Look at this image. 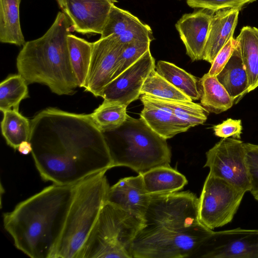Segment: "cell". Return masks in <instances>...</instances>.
<instances>
[{
    "label": "cell",
    "instance_id": "24",
    "mask_svg": "<svg viewBox=\"0 0 258 258\" xmlns=\"http://www.w3.org/2000/svg\"><path fill=\"white\" fill-rule=\"evenodd\" d=\"M140 100L164 109L190 123L193 127L203 124L209 112L202 105L191 101L164 99L142 94Z\"/></svg>",
    "mask_w": 258,
    "mask_h": 258
},
{
    "label": "cell",
    "instance_id": "32",
    "mask_svg": "<svg viewBox=\"0 0 258 258\" xmlns=\"http://www.w3.org/2000/svg\"><path fill=\"white\" fill-rule=\"evenodd\" d=\"M151 42L135 41L125 44V47L118 58L117 69L112 80L134 64L150 50Z\"/></svg>",
    "mask_w": 258,
    "mask_h": 258
},
{
    "label": "cell",
    "instance_id": "34",
    "mask_svg": "<svg viewBox=\"0 0 258 258\" xmlns=\"http://www.w3.org/2000/svg\"><path fill=\"white\" fill-rule=\"evenodd\" d=\"M246 160L250 179V192L258 201V145L244 143Z\"/></svg>",
    "mask_w": 258,
    "mask_h": 258
},
{
    "label": "cell",
    "instance_id": "17",
    "mask_svg": "<svg viewBox=\"0 0 258 258\" xmlns=\"http://www.w3.org/2000/svg\"><path fill=\"white\" fill-rule=\"evenodd\" d=\"M113 34L120 41L128 44L135 41L151 42L154 37L151 28L129 12L113 5L100 38Z\"/></svg>",
    "mask_w": 258,
    "mask_h": 258
},
{
    "label": "cell",
    "instance_id": "30",
    "mask_svg": "<svg viewBox=\"0 0 258 258\" xmlns=\"http://www.w3.org/2000/svg\"><path fill=\"white\" fill-rule=\"evenodd\" d=\"M28 84L20 74L9 76L0 84V110L19 111L22 100L29 97Z\"/></svg>",
    "mask_w": 258,
    "mask_h": 258
},
{
    "label": "cell",
    "instance_id": "27",
    "mask_svg": "<svg viewBox=\"0 0 258 258\" xmlns=\"http://www.w3.org/2000/svg\"><path fill=\"white\" fill-rule=\"evenodd\" d=\"M155 70L192 100L200 99L198 81L192 75L172 63L163 60L157 62Z\"/></svg>",
    "mask_w": 258,
    "mask_h": 258
},
{
    "label": "cell",
    "instance_id": "18",
    "mask_svg": "<svg viewBox=\"0 0 258 258\" xmlns=\"http://www.w3.org/2000/svg\"><path fill=\"white\" fill-rule=\"evenodd\" d=\"M240 10L229 8L213 13L203 60L211 64L218 52L233 37Z\"/></svg>",
    "mask_w": 258,
    "mask_h": 258
},
{
    "label": "cell",
    "instance_id": "2",
    "mask_svg": "<svg viewBox=\"0 0 258 258\" xmlns=\"http://www.w3.org/2000/svg\"><path fill=\"white\" fill-rule=\"evenodd\" d=\"M77 183H53L4 214V227L17 249L32 258L52 257Z\"/></svg>",
    "mask_w": 258,
    "mask_h": 258
},
{
    "label": "cell",
    "instance_id": "4",
    "mask_svg": "<svg viewBox=\"0 0 258 258\" xmlns=\"http://www.w3.org/2000/svg\"><path fill=\"white\" fill-rule=\"evenodd\" d=\"M103 134L112 167L125 166L142 174L156 167L170 165L171 153L166 139L141 118L128 115L120 127Z\"/></svg>",
    "mask_w": 258,
    "mask_h": 258
},
{
    "label": "cell",
    "instance_id": "9",
    "mask_svg": "<svg viewBox=\"0 0 258 258\" xmlns=\"http://www.w3.org/2000/svg\"><path fill=\"white\" fill-rule=\"evenodd\" d=\"M144 227L181 228L200 222L199 198L189 191L151 195Z\"/></svg>",
    "mask_w": 258,
    "mask_h": 258
},
{
    "label": "cell",
    "instance_id": "21",
    "mask_svg": "<svg viewBox=\"0 0 258 258\" xmlns=\"http://www.w3.org/2000/svg\"><path fill=\"white\" fill-rule=\"evenodd\" d=\"M141 175L150 195L178 191L187 183L185 176L170 165L156 167Z\"/></svg>",
    "mask_w": 258,
    "mask_h": 258
},
{
    "label": "cell",
    "instance_id": "12",
    "mask_svg": "<svg viewBox=\"0 0 258 258\" xmlns=\"http://www.w3.org/2000/svg\"><path fill=\"white\" fill-rule=\"evenodd\" d=\"M93 43L90 64L84 88L95 96L101 97L103 89L113 79L125 44L113 34Z\"/></svg>",
    "mask_w": 258,
    "mask_h": 258
},
{
    "label": "cell",
    "instance_id": "26",
    "mask_svg": "<svg viewBox=\"0 0 258 258\" xmlns=\"http://www.w3.org/2000/svg\"><path fill=\"white\" fill-rule=\"evenodd\" d=\"M70 63L79 87L84 88L91 62L93 43L69 34L67 37Z\"/></svg>",
    "mask_w": 258,
    "mask_h": 258
},
{
    "label": "cell",
    "instance_id": "1",
    "mask_svg": "<svg viewBox=\"0 0 258 258\" xmlns=\"http://www.w3.org/2000/svg\"><path fill=\"white\" fill-rule=\"evenodd\" d=\"M29 142L35 166L45 181L74 184L112 168L103 132L90 114L47 108L31 120Z\"/></svg>",
    "mask_w": 258,
    "mask_h": 258
},
{
    "label": "cell",
    "instance_id": "36",
    "mask_svg": "<svg viewBox=\"0 0 258 258\" xmlns=\"http://www.w3.org/2000/svg\"><path fill=\"white\" fill-rule=\"evenodd\" d=\"M215 136L223 138H232L240 139L242 126L240 119L228 118L222 123L213 126Z\"/></svg>",
    "mask_w": 258,
    "mask_h": 258
},
{
    "label": "cell",
    "instance_id": "15",
    "mask_svg": "<svg viewBox=\"0 0 258 258\" xmlns=\"http://www.w3.org/2000/svg\"><path fill=\"white\" fill-rule=\"evenodd\" d=\"M201 9L185 14L175 27L184 44L187 55L192 61L203 59L213 12Z\"/></svg>",
    "mask_w": 258,
    "mask_h": 258
},
{
    "label": "cell",
    "instance_id": "11",
    "mask_svg": "<svg viewBox=\"0 0 258 258\" xmlns=\"http://www.w3.org/2000/svg\"><path fill=\"white\" fill-rule=\"evenodd\" d=\"M190 257L258 258V229L213 231Z\"/></svg>",
    "mask_w": 258,
    "mask_h": 258
},
{
    "label": "cell",
    "instance_id": "14",
    "mask_svg": "<svg viewBox=\"0 0 258 258\" xmlns=\"http://www.w3.org/2000/svg\"><path fill=\"white\" fill-rule=\"evenodd\" d=\"M73 30L83 34L102 33L115 0H56Z\"/></svg>",
    "mask_w": 258,
    "mask_h": 258
},
{
    "label": "cell",
    "instance_id": "20",
    "mask_svg": "<svg viewBox=\"0 0 258 258\" xmlns=\"http://www.w3.org/2000/svg\"><path fill=\"white\" fill-rule=\"evenodd\" d=\"M216 77L229 95L234 99L235 103H238L248 93L247 74L237 41L231 57Z\"/></svg>",
    "mask_w": 258,
    "mask_h": 258
},
{
    "label": "cell",
    "instance_id": "35",
    "mask_svg": "<svg viewBox=\"0 0 258 258\" xmlns=\"http://www.w3.org/2000/svg\"><path fill=\"white\" fill-rule=\"evenodd\" d=\"M236 43L235 39L232 37L220 49L215 56L208 74L216 76L223 69L231 57Z\"/></svg>",
    "mask_w": 258,
    "mask_h": 258
},
{
    "label": "cell",
    "instance_id": "33",
    "mask_svg": "<svg viewBox=\"0 0 258 258\" xmlns=\"http://www.w3.org/2000/svg\"><path fill=\"white\" fill-rule=\"evenodd\" d=\"M256 0H186L193 8H201L215 12L229 8H241L247 4Z\"/></svg>",
    "mask_w": 258,
    "mask_h": 258
},
{
    "label": "cell",
    "instance_id": "6",
    "mask_svg": "<svg viewBox=\"0 0 258 258\" xmlns=\"http://www.w3.org/2000/svg\"><path fill=\"white\" fill-rule=\"evenodd\" d=\"M144 219L112 204L104 205L78 258H133Z\"/></svg>",
    "mask_w": 258,
    "mask_h": 258
},
{
    "label": "cell",
    "instance_id": "19",
    "mask_svg": "<svg viewBox=\"0 0 258 258\" xmlns=\"http://www.w3.org/2000/svg\"><path fill=\"white\" fill-rule=\"evenodd\" d=\"M141 101L144 106L141 118L153 131L164 139L171 138L193 127L188 122L172 113L145 100Z\"/></svg>",
    "mask_w": 258,
    "mask_h": 258
},
{
    "label": "cell",
    "instance_id": "10",
    "mask_svg": "<svg viewBox=\"0 0 258 258\" xmlns=\"http://www.w3.org/2000/svg\"><path fill=\"white\" fill-rule=\"evenodd\" d=\"M204 167L245 192L251 188L244 143L238 139L223 138L206 152Z\"/></svg>",
    "mask_w": 258,
    "mask_h": 258
},
{
    "label": "cell",
    "instance_id": "3",
    "mask_svg": "<svg viewBox=\"0 0 258 258\" xmlns=\"http://www.w3.org/2000/svg\"><path fill=\"white\" fill-rule=\"evenodd\" d=\"M71 23L58 12L41 37L26 42L16 60L18 74L29 84L39 83L57 95H73L79 87L69 58L67 37Z\"/></svg>",
    "mask_w": 258,
    "mask_h": 258
},
{
    "label": "cell",
    "instance_id": "8",
    "mask_svg": "<svg viewBox=\"0 0 258 258\" xmlns=\"http://www.w3.org/2000/svg\"><path fill=\"white\" fill-rule=\"evenodd\" d=\"M245 192L209 173L199 198L200 222L211 230L231 222Z\"/></svg>",
    "mask_w": 258,
    "mask_h": 258
},
{
    "label": "cell",
    "instance_id": "13",
    "mask_svg": "<svg viewBox=\"0 0 258 258\" xmlns=\"http://www.w3.org/2000/svg\"><path fill=\"white\" fill-rule=\"evenodd\" d=\"M155 67V59L149 50L112 80L103 89L101 97L105 100L118 102L127 106L139 99L144 81Z\"/></svg>",
    "mask_w": 258,
    "mask_h": 258
},
{
    "label": "cell",
    "instance_id": "7",
    "mask_svg": "<svg viewBox=\"0 0 258 258\" xmlns=\"http://www.w3.org/2000/svg\"><path fill=\"white\" fill-rule=\"evenodd\" d=\"M213 231L201 223L173 229L144 227L135 238L133 258L190 257Z\"/></svg>",
    "mask_w": 258,
    "mask_h": 258
},
{
    "label": "cell",
    "instance_id": "31",
    "mask_svg": "<svg viewBox=\"0 0 258 258\" xmlns=\"http://www.w3.org/2000/svg\"><path fill=\"white\" fill-rule=\"evenodd\" d=\"M141 95L174 100L191 101L192 100L153 70L146 79Z\"/></svg>",
    "mask_w": 258,
    "mask_h": 258
},
{
    "label": "cell",
    "instance_id": "37",
    "mask_svg": "<svg viewBox=\"0 0 258 258\" xmlns=\"http://www.w3.org/2000/svg\"><path fill=\"white\" fill-rule=\"evenodd\" d=\"M17 150L23 155H28L32 152V145L29 141H24L21 143Z\"/></svg>",
    "mask_w": 258,
    "mask_h": 258
},
{
    "label": "cell",
    "instance_id": "22",
    "mask_svg": "<svg viewBox=\"0 0 258 258\" xmlns=\"http://www.w3.org/2000/svg\"><path fill=\"white\" fill-rule=\"evenodd\" d=\"M235 40L247 74L249 93L258 87V28L242 27Z\"/></svg>",
    "mask_w": 258,
    "mask_h": 258
},
{
    "label": "cell",
    "instance_id": "16",
    "mask_svg": "<svg viewBox=\"0 0 258 258\" xmlns=\"http://www.w3.org/2000/svg\"><path fill=\"white\" fill-rule=\"evenodd\" d=\"M151 195L146 190L141 174L120 179L110 186L106 202L144 219Z\"/></svg>",
    "mask_w": 258,
    "mask_h": 258
},
{
    "label": "cell",
    "instance_id": "5",
    "mask_svg": "<svg viewBox=\"0 0 258 258\" xmlns=\"http://www.w3.org/2000/svg\"><path fill=\"white\" fill-rule=\"evenodd\" d=\"M104 170L78 182L51 258H78L106 202L110 187Z\"/></svg>",
    "mask_w": 258,
    "mask_h": 258
},
{
    "label": "cell",
    "instance_id": "25",
    "mask_svg": "<svg viewBox=\"0 0 258 258\" xmlns=\"http://www.w3.org/2000/svg\"><path fill=\"white\" fill-rule=\"evenodd\" d=\"M21 0H0V41L18 46L26 43L19 15Z\"/></svg>",
    "mask_w": 258,
    "mask_h": 258
},
{
    "label": "cell",
    "instance_id": "29",
    "mask_svg": "<svg viewBox=\"0 0 258 258\" xmlns=\"http://www.w3.org/2000/svg\"><path fill=\"white\" fill-rule=\"evenodd\" d=\"M127 106L118 102L104 100L90 116L99 130L106 132L120 127L126 120Z\"/></svg>",
    "mask_w": 258,
    "mask_h": 258
},
{
    "label": "cell",
    "instance_id": "28",
    "mask_svg": "<svg viewBox=\"0 0 258 258\" xmlns=\"http://www.w3.org/2000/svg\"><path fill=\"white\" fill-rule=\"evenodd\" d=\"M3 113L1 122L3 136L7 144L15 150L24 141H29L31 122L18 110L9 109Z\"/></svg>",
    "mask_w": 258,
    "mask_h": 258
},
{
    "label": "cell",
    "instance_id": "23",
    "mask_svg": "<svg viewBox=\"0 0 258 258\" xmlns=\"http://www.w3.org/2000/svg\"><path fill=\"white\" fill-rule=\"evenodd\" d=\"M201 105L209 112L219 114L230 109L235 101L216 76L205 74L199 81Z\"/></svg>",
    "mask_w": 258,
    "mask_h": 258
}]
</instances>
